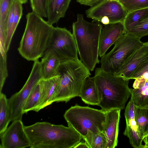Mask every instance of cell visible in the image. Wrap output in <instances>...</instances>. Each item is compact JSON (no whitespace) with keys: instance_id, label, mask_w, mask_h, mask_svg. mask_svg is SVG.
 Returning <instances> with one entry per match:
<instances>
[{"instance_id":"6da1fadb","label":"cell","mask_w":148,"mask_h":148,"mask_svg":"<svg viewBox=\"0 0 148 148\" xmlns=\"http://www.w3.org/2000/svg\"><path fill=\"white\" fill-rule=\"evenodd\" d=\"M24 129L31 148H71L83 139L73 128L62 125L38 122Z\"/></svg>"},{"instance_id":"7a4b0ae2","label":"cell","mask_w":148,"mask_h":148,"mask_svg":"<svg viewBox=\"0 0 148 148\" xmlns=\"http://www.w3.org/2000/svg\"><path fill=\"white\" fill-rule=\"evenodd\" d=\"M25 29L18 50L28 61H35L42 57L47 50L53 27L33 12L26 15Z\"/></svg>"},{"instance_id":"3957f363","label":"cell","mask_w":148,"mask_h":148,"mask_svg":"<svg viewBox=\"0 0 148 148\" xmlns=\"http://www.w3.org/2000/svg\"><path fill=\"white\" fill-rule=\"evenodd\" d=\"M102 25L99 21L89 22L81 14L72 25V34L80 60L90 71L99 63V59L100 35Z\"/></svg>"},{"instance_id":"277c9868","label":"cell","mask_w":148,"mask_h":148,"mask_svg":"<svg viewBox=\"0 0 148 148\" xmlns=\"http://www.w3.org/2000/svg\"><path fill=\"white\" fill-rule=\"evenodd\" d=\"M93 77L99 95L98 106L101 109L105 112L123 109L131 95L129 80L107 73L100 67L96 69Z\"/></svg>"},{"instance_id":"5b68a950","label":"cell","mask_w":148,"mask_h":148,"mask_svg":"<svg viewBox=\"0 0 148 148\" xmlns=\"http://www.w3.org/2000/svg\"><path fill=\"white\" fill-rule=\"evenodd\" d=\"M90 71L78 59L61 62L58 73L60 85L53 102L66 103L73 98L79 97L84 81L91 75Z\"/></svg>"},{"instance_id":"8992f818","label":"cell","mask_w":148,"mask_h":148,"mask_svg":"<svg viewBox=\"0 0 148 148\" xmlns=\"http://www.w3.org/2000/svg\"><path fill=\"white\" fill-rule=\"evenodd\" d=\"M64 116L68 126L74 128L83 138L88 131L96 134L104 132L106 117L102 109L76 104L67 110Z\"/></svg>"},{"instance_id":"52a82bcc","label":"cell","mask_w":148,"mask_h":148,"mask_svg":"<svg viewBox=\"0 0 148 148\" xmlns=\"http://www.w3.org/2000/svg\"><path fill=\"white\" fill-rule=\"evenodd\" d=\"M143 43L132 34H124L115 42L112 49L101 57L100 68L107 73L114 74Z\"/></svg>"},{"instance_id":"ba28073f","label":"cell","mask_w":148,"mask_h":148,"mask_svg":"<svg viewBox=\"0 0 148 148\" xmlns=\"http://www.w3.org/2000/svg\"><path fill=\"white\" fill-rule=\"evenodd\" d=\"M42 79L40 61H34L30 73L25 84L18 92L8 99L11 121L22 120L23 108L32 90Z\"/></svg>"},{"instance_id":"9c48e42d","label":"cell","mask_w":148,"mask_h":148,"mask_svg":"<svg viewBox=\"0 0 148 148\" xmlns=\"http://www.w3.org/2000/svg\"><path fill=\"white\" fill-rule=\"evenodd\" d=\"M48 49L54 51L61 62L78 59L77 47L73 34L64 27H54L47 50Z\"/></svg>"},{"instance_id":"30bf717a","label":"cell","mask_w":148,"mask_h":148,"mask_svg":"<svg viewBox=\"0 0 148 148\" xmlns=\"http://www.w3.org/2000/svg\"><path fill=\"white\" fill-rule=\"evenodd\" d=\"M128 12L116 0H103L86 11L87 17L100 22L102 18L109 20L110 24L123 22Z\"/></svg>"},{"instance_id":"8fae6325","label":"cell","mask_w":148,"mask_h":148,"mask_svg":"<svg viewBox=\"0 0 148 148\" xmlns=\"http://www.w3.org/2000/svg\"><path fill=\"white\" fill-rule=\"evenodd\" d=\"M21 120L12 123L2 134H0L1 148H23L30 147L29 138L25 130Z\"/></svg>"},{"instance_id":"7c38bea8","label":"cell","mask_w":148,"mask_h":148,"mask_svg":"<svg viewBox=\"0 0 148 148\" xmlns=\"http://www.w3.org/2000/svg\"><path fill=\"white\" fill-rule=\"evenodd\" d=\"M126 33L123 22L105 25L100 37L99 56L102 57L110 47L124 34Z\"/></svg>"},{"instance_id":"4fadbf2b","label":"cell","mask_w":148,"mask_h":148,"mask_svg":"<svg viewBox=\"0 0 148 148\" xmlns=\"http://www.w3.org/2000/svg\"><path fill=\"white\" fill-rule=\"evenodd\" d=\"M148 60V42L135 51L114 74L125 79L130 80L134 71L143 62Z\"/></svg>"},{"instance_id":"5bb4252c","label":"cell","mask_w":148,"mask_h":148,"mask_svg":"<svg viewBox=\"0 0 148 148\" xmlns=\"http://www.w3.org/2000/svg\"><path fill=\"white\" fill-rule=\"evenodd\" d=\"M135 105L130 99L125 108L124 115L126 126L123 133L128 138L131 145L135 148H143V140L140 137L135 118Z\"/></svg>"},{"instance_id":"9a60e30c","label":"cell","mask_w":148,"mask_h":148,"mask_svg":"<svg viewBox=\"0 0 148 148\" xmlns=\"http://www.w3.org/2000/svg\"><path fill=\"white\" fill-rule=\"evenodd\" d=\"M121 110L115 109L106 112V121L104 132L106 138V148L117 146Z\"/></svg>"},{"instance_id":"2e32d148","label":"cell","mask_w":148,"mask_h":148,"mask_svg":"<svg viewBox=\"0 0 148 148\" xmlns=\"http://www.w3.org/2000/svg\"><path fill=\"white\" fill-rule=\"evenodd\" d=\"M42 92L39 103L35 111L40 110L51 104L60 85L59 75L46 79H42Z\"/></svg>"},{"instance_id":"e0dca14e","label":"cell","mask_w":148,"mask_h":148,"mask_svg":"<svg viewBox=\"0 0 148 148\" xmlns=\"http://www.w3.org/2000/svg\"><path fill=\"white\" fill-rule=\"evenodd\" d=\"M40 61L42 79H49L58 75L61 61L53 50L47 49Z\"/></svg>"},{"instance_id":"ac0fdd59","label":"cell","mask_w":148,"mask_h":148,"mask_svg":"<svg viewBox=\"0 0 148 148\" xmlns=\"http://www.w3.org/2000/svg\"><path fill=\"white\" fill-rule=\"evenodd\" d=\"M71 1V0H48L47 22L53 25L63 18Z\"/></svg>"},{"instance_id":"d6986e66","label":"cell","mask_w":148,"mask_h":148,"mask_svg":"<svg viewBox=\"0 0 148 148\" xmlns=\"http://www.w3.org/2000/svg\"><path fill=\"white\" fill-rule=\"evenodd\" d=\"M79 97L86 104L98 105L99 103V95L93 77L89 76L85 79L81 89Z\"/></svg>"},{"instance_id":"ffe728a7","label":"cell","mask_w":148,"mask_h":148,"mask_svg":"<svg viewBox=\"0 0 148 148\" xmlns=\"http://www.w3.org/2000/svg\"><path fill=\"white\" fill-rule=\"evenodd\" d=\"M138 79L140 82L138 88H130L131 99L136 106L148 108V79Z\"/></svg>"},{"instance_id":"44dd1931","label":"cell","mask_w":148,"mask_h":148,"mask_svg":"<svg viewBox=\"0 0 148 148\" xmlns=\"http://www.w3.org/2000/svg\"><path fill=\"white\" fill-rule=\"evenodd\" d=\"M134 114L139 134L143 140L148 134V108L135 106Z\"/></svg>"},{"instance_id":"7402d4cb","label":"cell","mask_w":148,"mask_h":148,"mask_svg":"<svg viewBox=\"0 0 148 148\" xmlns=\"http://www.w3.org/2000/svg\"><path fill=\"white\" fill-rule=\"evenodd\" d=\"M42 79L32 91L27 99L23 108V113L29 111H35L40 100L42 92Z\"/></svg>"},{"instance_id":"603a6c76","label":"cell","mask_w":148,"mask_h":148,"mask_svg":"<svg viewBox=\"0 0 148 148\" xmlns=\"http://www.w3.org/2000/svg\"><path fill=\"white\" fill-rule=\"evenodd\" d=\"M11 121L8 103V99L5 95L0 93V134L7 128Z\"/></svg>"},{"instance_id":"cb8c5ba5","label":"cell","mask_w":148,"mask_h":148,"mask_svg":"<svg viewBox=\"0 0 148 148\" xmlns=\"http://www.w3.org/2000/svg\"><path fill=\"white\" fill-rule=\"evenodd\" d=\"M83 139L90 148H106L107 139L104 132L95 134L90 131Z\"/></svg>"},{"instance_id":"d4e9b609","label":"cell","mask_w":148,"mask_h":148,"mask_svg":"<svg viewBox=\"0 0 148 148\" xmlns=\"http://www.w3.org/2000/svg\"><path fill=\"white\" fill-rule=\"evenodd\" d=\"M22 4L18 0H15V14L13 22L10 30L7 33L5 48L7 52L9 49L12 39L23 15Z\"/></svg>"},{"instance_id":"484cf974","label":"cell","mask_w":148,"mask_h":148,"mask_svg":"<svg viewBox=\"0 0 148 148\" xmlns=\"http://www.w3.org/2000/svg\"><path fill=\"white\" fill-rule=\"evenodd\" d=\"M148 11V8L128 12L123 21L126 33L137 25Z\"/></svg>"},{"instance_id":"4316f807","label":"cell","mask_w":148,"mask_h":148,"mask_svg":"<svg viewBox=\"0 0 148 148\" xmlns=\"http://www.w3.org/2000/svg\"><path fill=\"white\" fill-rule=\"evenodd\" d=\"M13 0H0V30L7 34V20Z\"/></svg>"},{"instance_id":"83f0119b","label":"cell","mask_w":148,"mask_h":148,"mask_svg":"<svg viewBox=\"0 0 148 148\" xmlns=\"http://www.w3.org/2000/svg\"><path fill=\"white\" fill-rule=\"evenodd\" d=\"M128 33L140 39L148 36V11L138 23Z\"/></svg>"},{"instance_id":"f1b7e54d","label":"cell","mask_w":148,"mask_h":148,"mask_svg":"<svg viewBox=\"0 0 148 148\" xmlns=\"http://www.w3.org/2000/svg\"><path fill=\"white\" fill-rule=\"evenodd\" d=\"M128 12L148 8V0H119Z\"/></svg>"},{"instance_id":"f546056e","label":"cell","mask_w":148,"mask_h":148,"mask_svg":"<svg viewBox=\"0 0 148 148\" xmlns=\"http://www.w3.org/2000/svg\"><path fill=\"white\" fill-rule=\"evenodd\" d=\"M48 0H30L32 12L42 18L47 17Z\"/></svg>"},{"instance_id":"4dcf8cb0","label":"cell","mask_w":148,"mask_h":148,"mask_svg":"<svg viewBox=\"0 0 148 148\" xmlns=\"http://www.w3.org/2000/svg\"><path fill=\"white\" fill-rule=\"evenodd\" d=\"M7 58L0 57V93L2 92L5 81L8 76Z\"/></svg>"},{"instance_id":"1f68e13d","label":"cell","mask_w":148,"mask_h":148,"mask_svg":"<svg viewBox=\"0 0 148 148\" xmlns=\"http://www.w3.org/2000/svg\"><path fill=\"white\" fill-rule=\"evenodd\" d=\"M148 73V60L141 63L134 72L130 79H136Z\"/></svg>"},{"instance_id":"d6a6232c","label":"cell","mask_w":148,"mask_h":148,"mask_svg":"<svg viewBox=\"0 0 148 148\" xmlns=\"http://www.w3.org/2000/svg\"><path fill=\"white\" fill-rule=\"evenodd\" d=\"M103 0H76L81 4L90 6H95Z\"/></svg>"},{"instance_id":"836d02e7","label":"cell","mask_w":148,"mask_h":148,"mask_svg":"<svg viewBox=\"0 0 148 148\" xmlns=\"http://www.w3.org/2000/svg\"><path fill=\"white\" fill-rule=\"evenodd\" d=\"M73 148H90L86 142H80L77 144Z\"/></svg>"},{"instance_id":"e575fe53","label":"cell","mask_w":148,"mask_h":148,"mask_svg":"<svg viewBox=\"0 0 148 148\" xmlns=\"http://www.w3.org/2000/svg\"><path fill=\"white\" fill-rule=\"evenodd\" d=\"M140 80L138 79H135V80L133 84V87L134 88L137 89L138 88L140 83Z\"/></svg>"},{"instance_id":"d590c367","label":"cell","mask_w":148,"mask_h":148,"mask_svg":"<svg viewBox=\"0 0 148 148\" xmlns=\"http://www.w3.org/2000/svg\"><path fill=\"white\" fill-rule=\"evenodd\" d=\"M143 141L145 143L143 145V148H148V134L144 138Z\"/></svg>"},{"instance_id":"8d00e7d4","label":"cell","mask_w":148,"mask_h":148,"mask_svg":"<svg viewBox=\"0 0 148 148\" xmlns=\"http://www.w3.org/2000/svg\"><path fill=\"white\" fill-rule=\"evenodd\" d=\"M140 79H148V73H146L143 74L142 75L138 78ZM137 78V79H138Z\"/></svg>"},{"instance_id":"74e56055","label":"cell","mask_w":148,"mask_h":148,"mask_svg":"<svg viewBox=\"0 0 148 148\" xmlns=\"http://www.w3.org/2000/svg\"><path fill=\"white\" fill-rule=\"evenodd\" d=\"M28 0H22V4H25L27 3Z\"/></svg>"},{"instance_id":"f35d334b","label":"cell","mask_w":148,"mask_h":148,"mask_svg":"<svg viewBox=\"0 0 148 148\" xmlns=\"http://www.w3.org/2000/svg\"><path fill=\"white\" fill-rule=\"evenodd\" d=\"M18 0V1H20L21 3H22V0Z\"/></svg>"},{"instance_id":"ab89813d","label":"cell","mask_w":148,"mask_h":148,"mask_svg":"<svg viewBox=\"0 0 148 148\" xmlns=\"http://www.w3.org/2000/svg\"><path fill=\"white\" fill-rule=\"evenodd\" d=\"M117 0V1H118L119 0Z\"/></svg>"}]
</instances>
